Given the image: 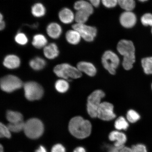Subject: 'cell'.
Here are the masks:
<instances>
[{"mask_svg":"<svg viewBox=\"0 0 152 152\" xmlns=\"http://www.w3.org/2000/svg\"><path fill=\"white\" fill-rule=\"evenodd\" d=\"M68 128L72 135L82 139L90 135L92 131V125L87 120L80 116H77L70 121Z\"/></svg>","mask_w":152,"mask_h":152,"instance_id":"6da1fadb","label":"cell"},{"mask_svg":"<svg viewBox=\"0 0 152 152\" xmlns=\"http://www.w3.org/2000/svg\"><path fill=\"white\" fill-rule=\"evenodd\" d=\"M117 49L120 54L123 56V68L126 70L132 69L135 62V49L134 43L128 40H121L118 44Z\"/></svg>","mask_w":152,"mask_h":152,"instance_id":"7a4b0ae2","label":"cell"},{"mask_svg":"<svg viewBox=\"0 0 152 152\" xmlns=\"http://www.w3.org/2000/svg\"><path fill=\"white\" fill-rule=\"evenodd\" d=\"M44 127L39 119L33 118L28 119L25 123L24 131L28 137L35 139L41 137L43 134Z\"/></svg>","mask_w":152,"mask_h":152,"instance_id":"3957f363","label":"cell"},{"mask_svg":"<svg viewBox=\"0 0 152 152\" xmlns=\"http://www.w3.org/2000/svg\"><path fill=\"white\" fill-rule=\"evenodd\" d=\"M54 72L59 77L64 79H78L82 76L81 72L77 68L67 63L58 64L54 68Z\"/></svg>","mask_w":152,"mask_h":152,"instance_id":"277c9868","label":"cell"},{"mask_svg":"<svg viewBox=\"0 0 152 152\" xmlns=\"http://www.w3.org/2000/svg\"><path fill=\"white\" fill-rule=\"evenodd\" d=\"M105 94L102 90H96L94 91L87 99V111L89 115L93 118L97 117L99 107L102 102V98Z\"/></svg>","mask_w":152,"mask_h":152,"instance_id":"5b68a950","label":"cell"},{"mask_svg":"<svg viewBox=\"0 0 152 152\" xmlns=\"http://www.w3.org/2000/svg\"><path fill=\"white\" fill-rule=\"evenodd\" d=\"M25 96L29 101L40 99L43 96L44 91L40 85L34 81H29L23 85Z\"/></svg>","mask_w":152,"mask_h":152,"instance_id":"8992f818","label":"cell"},{"mask_svg":"<svg viewBox=\"0 0 152 152\" xmlns=\"http://www.w3.org/2000/svg\"><path fill=\"white\" fill-rule=\"evenodd\" d=\"M23 86L21 80L16 76L7 75L1 80V88L2 90L6 92H12Z\"/></svg>","mask_w":152,"mask_h":152,"instance_id":"52a82bcc","label":"cell"},{"mask_svg":"<svg viewBox=\"0 0 152 152\" xmlns=\"http://www.w3.org/2000/svg\"><path fill=\"white\" fill-rule=\"evenodd\" d=\"M119 62L118 56L111 51H106L102 56V63L104 67L112 75H115Z\"/></svg>","mask_w":152,"mask_h":152,"instance_id":"ba28073f","label":"cell"},{"mask_svg":"<svg viewBox=\"0 0 152 152\" xmlns=\"http://www.w3.org/2000/svg\"><path fill=\"white\" fill-rule=\"evenodd\" d=\"M72 28L75 29L80 34L81 38L85 41L92 42L94 40L97 34L96 28L85 24L76 23L72 26Z\"/></svg>","mask_w":152,"mask_h":152,"instance_id":"9c48e42d","label":"cell"},{"mask_svg":"<svg viewBox=\"0 0 152 152\" xmlns=\"http://www.w3.org/2000/svg\"><path fill=\"white\" fill-rule=\"evenodd\" d=\"M113 108V104L109 102H102L98 108L97 117L104 121H111L115 118L116 115L114 113Z\"/></svg>","mask_w":152,"mask_h":152,"instance_id":"30bf717a","label":"cell"},{"mask_svg":"<svg viewBox=\"0 0 152 152\" xmlns=\"http://www.w3.org/2000/svg\"><path fill=\"white\" fill-rule=\"evenodd\" d=\"M119 20L123 27L130 28L135 26L137 19L136 15L132 11H125L121 14Z\"/></svg>","mask_w":152,"mask_h":152,"instance_id":"8fae6325","label":"cell"},{"mask_svg":"<svg viewBox=\"0 0 152 152\" xmlns=\"http://www.w3.org/2000/svg\"><path fill=\"white\" fill-rule=\"evenodd\" d=\"M46 32L49 37L53 39H57L61 37L63 29L61 25L56 22H52L48 24Z\"/></svg>","mask_w":152,"mask_h":152,"instance_id":"7c38bea8","label":"cell"},{"mask_svg":"<svg viewBox=\"0 0 152 152\" xmlns=\"http://www.w3.org/2000/svg\"><path fill=\"white\" fill-rule=\"evenodd\" d=\"M75 14L71 10L67 7H64L60 10L58 17L61 22L64 24H69L75 20Z\"/></svg>","mask_w":152,"mask_h":152,"instance_id":"4fadbf2b","label":"cell"},{"mask_svg":"<svg viewBox=\"0 0 152 152\" xmlns=\"http://www.w3.org/2000/svg\"><path fill=\"white\" fill-rule=\"evenodd\" d=\"M43 49L45 56L49 60L54 59L60 54L59 48L58 45L55 43H48Z\"/></svg>","mask_w":152,"mask_h":152,"instance_id":"5bb4252c","label":"cell"},{"mask_svg":"<svg viewBox=\"0 0 152 152\" xmlns=\"http://www.w3.org/2000/svg\"><path fill=\"white\" fill-rule=\"evenodd\" d=\"M109 138L111 141L115 142L114 145L117 148L124 147V144L127 140L126 135L117 131H113L110 133Z\"/></svg>","mask_w":152,"mask_h":152,"instance_id":"9a60e30c","label":"cell"},{"mask_svg":"<svg viewBox=\"0 0 152 152\" xmlns=\"http://www.w3.org/2000/svg\"><path fill=\"white\" fill-rule=\"evenodd\" d=\"M21 61L17 55L10 54L5 57L3 61V64L6 68L9 69H16L20 66Z\"/></svg>","mask_w":152,"mask_h":152,"instance_id":"2e32d148","label":"cell"},{"mask_svg":"<svg viewBox=\"0 0 152 152\" xmlns=\"http://www.w3.org/2000/svg\"><path fill=\"white\" fill-rule=\"evenodd\" d=\"M77 68L81 72H84L90 77H94L96 73V67L90 62L85 61L79 62L77 64Z\"/></svg>","mask_w":152,"mask_h":152,"instance_id":"e0dca14e","label":"cell"},{"mask_svg":"<svg viewBox=\"0 0 152 152\" xmlns=\"http://www.w3.org/2000/svg\"><path fill=\"white\" fill-rule=\"evenodd\" d=\"M32 45L37 49H43L48 44V41L46 37L42 34H37L34 35L31 42Z\"/></svg>","mask_w":152,"mask_h":152,"instance_id":"ac0fdd59","label":"cell"},{"mask_svg":"<svg viewBox=\"0 0 152 152\" xmlns=\"http://www.w3.org/2000/svg\"><path fill=\"white\" fill-rule=\"evenodd\" d=\"M31 14L34 18H41L44 17L46 14V7L43 3L37 2L34 3L31 8Z\"/></svg>","mask_w":152,"mask_h":152,"instance_id":"d6986e66","label":"cell"},{"mask_svg":"<svg viewBox=\"0 0 152 152\" xmlns=\"http://www.w3.org/2000/svg\"><path fill=\"white\" fill-rule=\"evenodd\" d=\"M81 39L80 34L77 30L72 29L68 30L65 34V39L69 44L76 45L80 42Z\"/></svg>","mask_w":152,"mask_h":152,"instance_id":"ffe728a7","label":"cell"},{"mask_svg":"<svg viewBox=\"0 0 152 152\" xmlns=\"http://www.w3.org/2000/svg\"><path fill=\"white\" fill-rule=\"evenodd\" d=\"M88 1L85 0H79L76 1L74 5V8L76 11L82 10L86 11L91 15L94 12V7Z\"/></svg>","mask_w":152,"mask_h":152,"instance_id":"44dd1931","label":"cell"},{"mask_svg":"<svg viewBox=\"0 0 152 152\" xmlns=\"http://www.w3.org/2000/svg\"><path fill=\"white\" fill-rule=\"evenodd\" d=\"M29 65L34 70L40 71L45 67L46 65V62L41 57L37 56L30 61Z\"/></svg>","mask_w":152,"mask_h":152,"instance_id":"7402d4cb","label":"cell"},{"mask_svg":"<svg viewBox=\"0 0 152 152\" xmlns=\"http://www.w3.org/2000/svg\"><path fill=\"white\" fill-rule=\"evenodd\" d=\"M7 120L10 123H14L23 121V116L18 112L8 111L6 114Z\"/></svg>","mask_w":152,"mask_h":152,"instance_id":"603a6c76","label":"cell"},{"mask_svg":"<svg viewBox=\"0 0 152 152\" xmlns=\"http://www.w3.org/2000/svg\"><path fill=\"white\" fill-rule=\"evenodd\" d=\"M91 15L86 11H77L75 16V20L77 23L85 24Z\"/></svg>","mask_w":152,"mask_h":152,"instance_id":"cb8c5ba5","label":"cell"},{"mask_svg":"<svg viewBox=\"0 0 152 152\" xmlns=\"http://www.w3.org/2000/svg\"><path fill=\"white\" fill-rule=\"evenodd\" d=\"M141 64L144 73L146 75H152V56L142 59Z\"/></svg>","mask_w":152,"mask_h":152,"instance_id":"d4e9b609","label":"cell"},{"mask_svg":"<svg viewBox=\"0 0 152 152\" xmlns=\"http://www.w3.org/2000/svg\"><path fill=\"white\" fill-rule=\"evenodd\" d=\"M55 88L60 93H65L69 88V85L65 79H59L57 80L55 84Z\"/></svg>","mask_w":152,"mask_h":152,"instance_id":"484cf974","label":"cell"},{"mask_svg":"<svg viewBox=\"0 0 152 152\" xmlns=\"http://www.w3.org/2000/svg\"><path fill=\"white\" fill-rule=\"evenodd\" d=\"M118 3L125 11H132L136 6L134 0H118Z\"/></svg>","mask_w":152,"mask_h":152,"instance_id":"4316f807","label":"cell"},{"mask_svg":"<svg viewBox=\"0 0 152 152\" xmlns=\"http://www.w3.org/2000/svg\"><path fill=\"white\" fill-rule=\"evenodd\" d=\"M14 40L17 44L21 46H24L27 45L28 42L27 36L23 32L20 31L18 32L15 35Z\"/></svg>","mask_w":152,"mask_h":152,"instance_id":"83f0119b","label":"cell"},{"mask_svg":"<svg viewBox=\"0 0 152 152\" xmlns=\"http://www.w3.org/2000/svg\"><path fill=\"white\" fill-rule=\"evenodd\" d=\"M115 127L118 130H127L129 127L128 122L123 117H120L115 121Z\"/></svg>","mask_w":152,"mask_h":152,"instance_id":"f1b7e54d","label":"cell"},{"mask_svg":"<svg viewBox=\"0 0 152 152\" xmlns=\"http://www.w3.org/2000/svg\"><path fill=\"white\" fill-rule=\"evenodd\" d=\"M24 125L25 123L23 121L16 123H9L7 124V126L11 132H18L24 130Z\"/></svg>","mask_w":152,"mask_h":152,"instance_id":"f546056e","label":"cell"},{"mask_svg":"<svg viewBox=\"0 0 152 152\" xmlns=\"http://www.w3.org/2000/svg\"><path fill=\"white\" fill-rule=\"evenodd\" d=\"M126 118L129 122L135 123L139 120L140 116L137 112L133 110H130L127 113Z\"/></svg>","mask_w":152,"mask_h":152,"instance_id":"4dcf8cb0","label":"cell"},{"mask_svg":"<svg viewBox=\"0 0 152 152\" xmlns=\"http://www.w3.org/2000/svg\"><path fill=\"white\" fill-rule=\"evenodd\" d=\"M140 20L143 26L152 27V14L151 13H148L144 14L141 17Z\"/></svg>","mask_w":152,"mask_h":152,"instance_id":"1f68e13d","label":"cell"},{"mask_svg":"<svg viewBox=\"0 0 152 152\" xmlns=\"http://www.w3.org/2000/svg\"><path fill=\"white\" fill-rule=\"evenodd\" d=\"M11 132L8 127L5 126L3 124H0V137L1 138H10L11 137Z\"/></svg>","mask_w":152,"mask_h":152,"instance_id":"d6a6232c","label":"cell"},{"mask_svg":"<svg viewBox=\"0 0 152 152\" xmlns=\"http://www.w3.org/2000/svg\"><path fill=\"white\" fill-rule=\"evenodd\" d=\"M132 152H147L146 146L142 144L133 145L131 147Z\"/></svg>","mask_w":152,"mask_h":152,"instance_id":"836d02e7","label":"cell"},{"mask_svg":"<svg viewBox=\"0 0 152 152\" xmlns=\"http://www.w3.org/2000/svg\"><path fill=\"white\" fill-rule=\"evenodd\" d=\"M102 1L104 7L109 8H113L118 4V0H102Z\"/></svg>","mask_w":152,"mask_h":152,"instance_id":"e575fe53","label":"cell"},{"mask_svg":"<svg viewBox=\"0 0 152 152\" xmlns=\"http://www.w3.org/2000/svg\"><path fill=\"white\" fill-rule=\"evenodd\" d=\"M51 152H66L65 148L61 144H56L53 147Z\"/></svg>","mask_w":152,"mask_h":152,"instance_id":"d590c367","label":"cell"},{"mask_svg":"<svg viewBox=\"0 0 152 152\" xmlns=\"http://www.w3.org/2000/svg\"><path fill=\"white\" fill-rule=\"evenodd\" d=\"M6 24L4 20V17L2 13L0 14V30L3 31L5 29Z\"/></svg>","mask_w":152,"mask_h":152,"instance_id":"8d00e7d4","label":"cell"},{"mask_svg":"<svg viewBox=\"0 0 152 152\" xmlns=\"http://www.w3.org/2000/svg\"><path fill=\"white\" fill-rule=\"evenodd\" d=\"M93 7H97L99 5L100 0H88Z\"/></svg>","mask_w":152,"mask_h":152,"instance_id":"74e56055","label":"cell"},{"mask_svg":"<svg viewBox=\"0 0 152 152\" xmlns=\"http://www.w3.org/2000/svg\"><path fill=\"white\" fill-rule=\"evenodd\" d=\"M119 152H132L131 148L124 147L120 149Z\"/></svg>","mask_w":152,"mask_h":152,"instance_id":"f35d334b","label":"cell"},{"mask_svg":"<svg viewBox=\"0 0 152 152\" xmlns=\"http://www.w3.org/2000/svg\"><path fill=\"white\" fill-rule=\"evenodd\" d=\"M123 147L117 148L115 147V146L112 147L110 148L108 152H119L120 149Z\"/></svg>","mask_w":152,"mask_h":152,"instance_id":"ab89813d","label":"cell"},{"mask_svg":"<svg viewBox=\"0 0 152 152\" xmlns=\"http://www.w3.org/2000/svg\"><path fill=\"white\" fill-rule=\"evenodd\" d=\"M73 152H86L84 148L82 147H78L74 150Z\"/></svg>","mask_w":152,"mask_h":152,"instance_id":"60d3db41","label":"cell"},{"mask_svg":"<svg viewBox=\"0 0 152 152\" xmlns=\"http://www.w3.org/2000/svg\"><path fill=\"white\" fill-rule=\"evenodd\" d=\"M35 152H47L46 149L42 146H40L36 150Z\"/></svg>","mask_w":152,"mask_h":152,"instance_id":"b9f144b4","label":"cell"},{"mask_svg":"<svg viewBox=\"0 0 152 152\" xmlns=\"http://www.w3.org/2000/svg\"><path fill=\"white\" fill-rule=\"evenodd\" d=\"M39 26V24L37 23H35L31 25H29V26L30 28H34V29H35V28H37Z\"/></svg>","mask_w":152,"mask_h":152,"instance_id":"7bdbcfd3","label":"cell"},{"mask_svg":"<svg viewBox=\"0 0 152 152\" xmlns=\"http://www.w3.org/2000/svg\"><path fill=\"white\" fill-rule=\"evenodd\" d=\"M3 148L1 145L0 147V152H3Z\"/></svg>","mask_w":152,"mask_h":152,"instance_id":"ee69618b","label":"cell"},{"mask_svg":"<svg viewBox=\"0 0 152 152\" xmlns=\"http://www.w3.org/2000/svg\"><path fill=\"white\" fill-rule=\"evenodd\" d=\"M138 1L140 2H145L147 1H149V0H138Z\"/></svg>","mask_w":152,"mask_h":152,"instance_id":"f6af8a7d","label":"cell"},{"mask_svg":"<svg viewBox=\"0 0 152 152\" xmlns=\"http://www.w3.org/2000/svg\"><path fill=\"white\" fill-rule=\"evenodd\" d=\"M151 88H152V85H151Z\"/></svg>","mask_w":152,"mask_h":152,"instance_id":"bcb514c9","label":"cell"},{"mask_svg":"<svg viewBox=\"0 0 152 152\" xmlns=\"http://www.w3.org/2000/svg\"><path fill=\"white\" fill-rule=\"evenodd\" d=\"M151 32H152V29H151Z\"/></svg>","mask_w":152,"mask_h":152,"instance_id":"7dc6e473","label":"cell"}]
</instances>
